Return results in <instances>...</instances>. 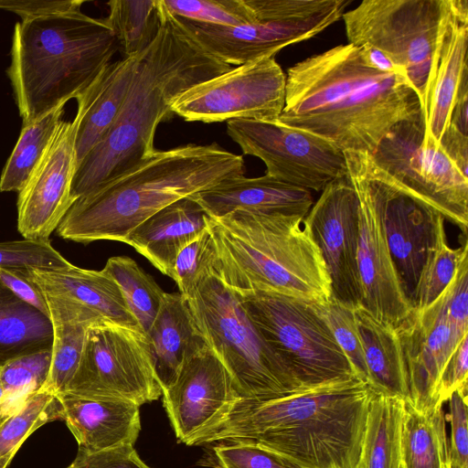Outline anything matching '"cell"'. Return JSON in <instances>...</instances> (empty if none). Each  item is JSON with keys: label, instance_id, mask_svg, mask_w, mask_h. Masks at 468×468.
I'll return each instance as SVG.
<instances>
[{"label": "cell", "instance_id": "484cf974", "mask_svg": "<svg viewBox=\"0 0 468 468\" xmlns=\"http://www.w3.org/2000/svg\"><path fill=\"white\" fill-rule=\"evenodd\" d=\"M144 50L107 64L76 98L81 115L76 139L78 165L117 118Z\"/></svg>", "mask_w": 468, "mask_h": 468}, {"label": "cell", "instance_id": "ab89813d", "mask_svg": "<svg viewBox=\"0 0 468 468\" xmlns=\"http://www.w3.org/2000/svg\"><path fill=\"white\" fill-rule=\"evenodd\" d=\"M313 305L327 324L356 377L367 384L364 351L354 309L333 297L325 303H313Z\"/></svg>", "mask_w": 468, "mask_h": 468}, {"label": "cell", "instance_id": "44dd1931", "mask_svg": "<svg viewBox=\"0 0 468 468\" xmlns=\"http://www.w3.org/2000/svg\"><path fill=\"white\" fill-rule=\"evenodd\" d=\"M468 1L443 0L421 112L426 133L438 144L449 125L462 80L468 76Z\"/></svg>", "mask_w": 468, "mask_h": 468}, {"label": "cell", "instance_id": "4fadbf2b", "mask_svg": "<svg viewBox=\"0 0 468 468\" xmlns=\"http://www.w3.org/2000/svg\"><path fill=\"white\" fill-rule=\"evenodd\" d=\"M64 394L119 399L139 406L158 399L162 388L149 336L118 324L90 327L79 366Z\"/></svg>", "mask_w": 468, "mask_h": 468}, {"label": "cell", "instance_id": "9c48e42d", "mask_svg": "<svg viewBox=\"0 0 468 468\" xmlns=\"http://www.w3.org/2000/svg\"><path fill=\"white\" fill-rule=\"evenodd\" d=\"M256 21L213 26L175 16L207 53L231 66L275 57L283 48L310 38L338 22L350 0H246Z\"/></svg>", "mask_w": 468, "mask_h": 468}, {"label": "cell", "instance_id": "f35d334b", "mask_svg": "<svg viewBox=\"0 0 468 468\" xmlns=\"http://www.w3.org/2000/svg\"><path fill=\"white\" fill-rule=\"evenodd\" d=\"M161 2L173 16L197 23L236 27L256 21L246 0H161Z\"/></svg>", "mask_w": 468, "mask_h": 468}, {"label": "cell", "instance_id": "7a4b0ae2", "mask_svg": "<svg viewBox=\"0 0 468 468\" xmlns=\"http://www.w3.org/2000/svg\"><path fill=\"white\" fill-rule=\"evenodd\" d=\"M374 395L355 378L279 398L239 397L195 445L238 440L301 468H358Z\"/></svg>", "mask_w": 468, "mask_h": 468}, {"label": "cell", "instance_id": "603a6c76", "mask_svg": "<svg viewBox=\"0 0 468 468\" xmlns=\"http://www.w3.org/2000/svg\"><path fill=\"white\" fill-rule=\"evenodd\" d=\"M190 197L210 218H219L236 209L305 218L314 204L310 190L266 174L259 177H229Z\"/></svg>", "mask_w": 468, "mask_h": 468}, {"label": "cell", "instance_id": "f6af8a7d", "mask_svg": "<svg viewBox=\"0 0 468 468\" xmlns=\"http://www.w3.org/2000/svg\"><path fill=\"white\" fill-rule=\"evenodd\" d=\"M468 335H464L448 359L440 376L435 401L442 406L455 391L467 392Z\"/></svg>", "mask_w": 468, "mask_h": 468}, {"label": "cell", "instance_id": "83f0119b", "mask_svg": "<svg viewBox=\"0 0 468 468\" xmlns=\"http://www.w3.org/2000/svg\"><path fill=\"white\" fill-rule=\"evenodd\" d=\"M367 371L376 394L409 399L408 372L396 329L358 305L354 309Z\"/></svg>", "mask_w": 468, "mask_h": 468}, {"label": "cell", "instance_id": "d4e9b609", "mask_svg": "<svg viewBox=\"0 0 468 468\" xmlns=\"http://www.w3.org/2000/svg\"><path fill=\"white\" fill-rule=\"evenodd\" d=\"M208 228V216L191 197L160 209L133 229L124 243L170 276L179 250Z\"/></svg>", "mask_w": 468, "mask_h": 468}, {"label": "cell", "instance_id": "d6a6232c", "mask_svg": "<svg viewBox=\"0 0 468 468\" xmlns=\"http://www.w3.org/2000/svg\"><path fill=\"white\" fill-rule=\"evenodd\" d=\"M64 105L24 123L0 177L1 192H19L48 151L62 121Z\"/></svg>", "mask_w": 468, "mask_h": 468}, {"label": "cell", "instance_id": "7dc6e473", "mask_svg": "<svg viewBox=\"0 0 468 468\" xmlns=\"http://www.w3.org/2000/svg\"><path fill=\"white\" fill-rule=\"evenodd\" d=\"M76 457L81 468H151L139 457L133 445L90 454L78 452Z\"/></svg>", "mask_w": 468, "mask_h": 468}, {"label": "cell", "instance_id": "e0dca14e", "mask_svg": "<svg viewBox=\"0 0 468 468\" xmlns=\"http://www.w3.org/2000/svg\"><path fill=\"white\" fill-rule=\"evenodd\" d=\"M359 207L356 191L347 175L324 187L303 221L324 261L332 297L353 309L361 299L357 269Z\"/></svg>", "mask_w": 468, "mask_h": 468}, {"label": "cell", "instance_id": "836d02e7", "mask_svg": "<svg viewBox=\"0 0 468 468\" xmlns=\"http://www.w3.org/2000/svg\"><path fill=\"white\" fill-rule=\"evenodd\" d=\"M63 420L58 396L41 388L28 395L11 413L0 419V468H7L24 441L38 428Z\"/></svg>", "mask_w": 468, "mask_h": 468}, {"label": "cell", "instance_id": "f546056e", "mask_svg": "<svg viewBox=\"0 0 468 468\" xmlns=\"http://www.w3.org/2000/svg\"><path fill=\"white\" fill-rule=\"evenodd\" d=\"M52 341L49 318L0 282V365L16 356L49 349Z\"/></svg>", "mask_w": 468, "mask_h": 468}, {"label": "cell", "instance_id": "60d3db41", "mask_svg": "<svg viewBox=\"0 0 468 468\" xmlns=\"http://www.w3.org/2000/svg\"><path fill=\"white\" fill-rule=\"evenodd\" d=\"M69 264L53 248L49 239L0 242V268L3 269H58Z\"/></svg>", "mask_w": 468, "mask_h": 468}, {"label": "cell", "instance_id": "ee69618b", "mask_svg": "<svg viewBox=\"0 0 468 468\" xmlns=\"http://www.w3.org/2000/svg\"><path fill=\"white\" fill-rule=\"evenodd\" d=\"M448 401L450 406L449 420L451 422L448 468H467V392L455 391Z\"/></svg>", "mask_w": 468, "mask_h": 468}, {"label": "cell", "instance_id": "8992f818", "mask_svg": "<svg viewBox=\"0 0 468 468\" xmlns=\"http://www.w3.org/2000/svg\"><path fill=\"white\" fill-rule=\"evenodd\" d=\"M303 218L239 209L208 217L219 266L245 284L311 303L328 302L330 278Z\"/></svg>", "mask_w": 468, "mask_h": 468}, {"label": "cell", "instance_id": "2e32d148", "mask_svg": "<svg viewBox=\"0 0 468 468\" xmlns=\"http://www.w3.org/2000/svg\"><path fill=\"white\" fill-rule=\"evenodd\" d=\"M395 329L408 372L407 401L420 411L441 406L435 401L437 384L448 359L468 335V316L451 309L447 287L427 308L412 309Z\"/></svg>", "mask_w": 468, "mask_h": 468}, {"label": "cell", "instance_id": "4dcf8cb0", "mask_svg": "<svg viewBox=\"0 0 468 468\" xmlns=\"http://www.w3.org/2000/svg\"><path fill=\"white\" fill-rule=\"evenodd\" d=\"M405 400L376 394L370 401L358 468H399Z\"/></svg>", "mask_w": 468, "mask_h": 468}, {"label": "cell", "instance_id": "8d00e7d4", "mask_svg": "<svg viewBox=\"0 0 468 468\" xmlns=\"http://www.w3.org/2000/svg\"><path fill=\"white\" fill-rule=\"evenodd\" d=\"M51 364V348L23 355L0 365L5 399L0 419L14 411L26 398L45 386Z\"/></svg>", "mask_w": 468, "mask_h": 468}, {"label": "cell", "instance_id": "ffe728a7", "mask_svg": "<svg viewBox=\"0 0 468 468\" xmlns=\"http://www.w3.org/2000/svg\"><path fill=\"white\" fill-rule=\"evenodd\" d=\"M350 178V177H349ZM359 199L357 269L360 306L378 321L396 328L412 307L401 288L383 228L364 186L350 178Z\"/></svg>", "mask_w": 468, "mask_h": 468}, {"label": "cell", "instance_id": "ac0fdd59", "mask_svg": "<svg viewBox=\"0 0 468 468\" xmlns=\"http://www.w3.org/2000/svg\"><path fill=\"white\" fill-rule=\"evenodd\" d=\"M162 396L176 439L188 446L216 426L239 398L228 370L208 346L185 361Z\"/></svg>", "mask_w": 468, "mask_h": 468}, {"label": "cell", "instance_id": "7c38bea8", "mask_svg": "<svg viewBox=\"0 0 468 468\" xmlns=\"http://www.w3.org/2000/svg\"><path fill=\"white\" fill-rule=\"evenodd\" d=\"M348 176L369 195L380 219L403 292L411 301L444 217L391 180L365 153L344 152Z\"/></svg>", "mask_w": 468, "mask_h": 468}, {"label": "cell", "instance_id": "30bf717a", "mask_svg": "<svg viewBox=\"0 0 468 468\" xmlns=\"http://www.w3.org/2000/svg\"><path fill=\"white\" fill-rule=\"evenodd\" d=\"M369 155L398 186L437 210L467 236L468 177L426 133L422 112L396 124Z\"/></svg>", "mask_w": 468, "mask_h": 468}, {"label": "cell", "instance_id": "f1b7e54d", "mask_svg": "<svg viewBox=\"0 0 468 468\" xmlns=\"http://www.w3.org/2000/svg\"><path fill=\"white\" fill-rule=\"evenodd\" d=\"M53 341L51 364L43 388L58 396L64 394L79 366L87 332L92 325L60 298L45 295Z\"/></svg>", "mask_w": 468, "mask_h": 468}, {"label": "cell", "instance_id": "74e56055", "mask_svg": "<svg viewBox=\"0 0 468 468\" xmlns=\"http://www.w3.org/2000/svg\"><path fill=\"white\" fill-rule=\"evenodd\" d=\"M466 252H468L467 239H464L461 247L451 248L447 243L444 226H442L436 244L430 251L420 271L411 301L412 309L420 311L427 308L445 291Z\"/></svg>", "mask_w": 468, "mask_h": 468}, {"label": "cell", "instance_id": "681fc988", "mask_svg": "<svg viewBox=\"0 0 468 468\" xmlns=\"http://www.w3.org/2000/svg\"><path fill=\"white\" fill-rule=\"evenodd\" d=\"M439 144L459 171L468 177V136L448 126Z\"/></svg>", "mask_w": 468, "mask_h": 468}, {"label": "cell", "instance_id": "11a10c76", "mask_svg": "<svg viewBox=\"0 0 468 468\" xmlns=\"http://www.w3.org/2000/svg\"><path fill=\"white\" fill-rule=\"evenodd\" d=\"M447 462H448V461H447ZM444 468H448V466H447V463H446V464H445Z\"/></svg>", "mask_w": 468, "mask_h": 468}, {"label": "cell", "instance_id": "7402d4cb", "mask_svg": "<svg viewBox=\"0 0 468 468\" xmlns=\"http://www.w3.org/2000/svg\"><path fill=\"white\" fill-rule=\"evenodd\" d=\"M27 273L43 294L67 301L94 326L112 324L142 330L119 285L103 270L70 263L58 269H28Z\"/></svg>", "mask_w": 468, "mask_h": 468}, {"label": "cell", "instance_id": "db71d44e", "mask_svg": "<svg viewBox=\"0 0 468 468\" xmlns=\"http://www.w3.org/2000/svg\"><path fill=\"white\" fill-rule=\"evenodd\" d=\"M399 468H405V466H404V464H403L402 461H401V463H400V465H399Z\"/></svg>", "mask_w": 468, "mask_h": 468}, {"label": "cell", "instance_id": "7bdbcfd3", "mask_svg": "<svg viewBox=\"0 0 468 468\" xmlns=\"http://www.w3.org/2000/svg\"><path fill=\"white\" fill-rule=\"evenodd\" d=\"M215 253L216 246L208 228L179 250L169 277L176 283L181 294L191 289Z\"/></svg>", "mask_w": 468, "mask_h": 468}, {"label": "cell", "instance_id": "816d5d0a", "mask_svg": "<svg viewBox=\"0 0 468 468\" xmlns=\"http://www.w3.org/2000/svg\"><path fill=\"white\" fill-rule=\"evenodd\" d=\"M66 468H81L79 459L75 458L74 461Z\"/></svg>", "mask_w": 468, "mask_h": 468}, {"label": "cell", "instance_id": "9a60e30c", "mask_svg": "<svg viewBox=\"0 0 468 468\" xmlns=\"http://www.w3.org/2000/svg\"><path fill=\"white\" fill-rule=\"evenodd\" d=\"M227 133L245 155L264 163L266 175L310 191L348 175L345 154L335 144L278 121L231 120Z\"/></svg>", "mask_w": 468, "mask_h": 468}, {"label": "cell", "instance_id": "d6986e66", "mask_svg": "<svg viewBox=\"0 0 468 468\" xmlns=\"http://www.w3.org/2000/svg\"><path fill=\"white\" fill-rule=\"evenodd\" d=\"M81 115L61 121L54 138L17 197V229L24 239H48L75 201L76 139Z\"/></svg>", "mask_w": 468, "mask_h": 468}, {"label": "cell", "instance_id": "f5cc1de1", "mask_svg": "<svg viewBox=\"0 0 468 468\" xmlns=\"http://www.w3.org/2000/svg\"><path fill=\"white\" fill-rule=\"evenodd\" d=\"M4 399H5V391H4L2 385L0 384V404L3 402Z\"/></svg>", "mask_w": 468, "mask_h": 468}, {"label": "cell", "instance_id": "8fae6325", "mask_svg": "<svg viewBox=\"0 0 468 468\" xmlns=\"http://www.w3.org/2000/svg\"><path fill=\"white\" fill-rule=\"evenodd\" d=\"M443 11V0H363L342 16L348 43L370 46L401 69L420 105Z\"/></svg>", "mask_w": 468, "mask_h": 468}, {"label": "cell", "instance_id": "bcb514c9", "mask_svg": "<svg viewBox=\"0 0 468 468\" xmlns=\"http://www.w3.org/2000/svg\"><path fill=\"white\" fill-rule=\"evenodd\" d=\"M0 282L20 300L49 318L46 298L39 287L29 277L27 270L0 268Z\"/></svg>", "mask_w": 468, "mask_h": 468}, {"label": "cell", "instance_id": "ba28073f", "mask_svg": "<svg viewBox=\"0 0 468 468\" xmlns=\"http://www.w3.org/2000/svg\"><path fill=\"white\" fill-rule=\"evenodd\" d=\"M217 264L251 323L303 388L357 378L313 303L245 284L223 271L218 259Z\"/></svg>", "mask_w": 468, "mask_h": 468}, {"label": "cell", "instance_id": "5bb4252c", "mask_svg": "<svg viewBox=\"0 0 468 468\" xmlns=\"http://www.w3.org/2000/svg\"><path fill=\"white\" fill-rule=\"evenodd\" d=\"M285 86L274 57L261 58L191 86L173 100L171 110L187 122H273L284 108Z\"/></svg>", "mask_w": 468, "mask_h": 468}, {"label": "cell", "instance_id": "cb8c5ba5", "mask_svg": "<svg viewBox=\"0 0 468 468\" xmlns=\"http://www.w3.org/2000/svg\"><path fill=\"white\" fill-rule=\"evenodd\" d=\"M63 420L75 437L79 451L95 453L133 445L141 431L140 406L112 398L58 395Z\"/></svg>", "mask_w": 468, "mask_h": 468}, {"label": "cell", "instance_id": "4316f807", "mask_svg": "<svg viewBox=\"0 0 468 468\" xmlns=\"http://www.w3.org/2000/svg\"><path fill=\"white\" fill-rule=\"evenodd\" d=\"M147 335L162 393L175 381L185 361L207 346L179 292L165 293Z\"/></svg>", "mask_w": 468, "mask_h": 468}, {"label": "cell", "instance_id": "3957f363", "mask_svg": "<svg viewBox=\"0 0 468 468\" xmlns=\"http://www.w3.org/2000/svg\"><path fill=\"white\" fill-rule=\"evenodd\" d=\"M161 26L144 50L120 112L79 163L74 200L152 155L158 124L170 119L173 100L191 86L232 69L202 49L159 0Z\"/></svg>", "mask_w": 468, "mask_h": 468}, {"label": "cell", "instance_id": "d590c367", "mask_svg": "<svg viewBox=\"0 0 468 468\" xmlns=\"http://www.w3.org/2000/svg\"><path fill=\"white\" fill-rule=\"evenodd\" d=\"M102 270L117 282L131 313L147 335L165 292L154 278L130 257H112Z\"/></svg>", "mask_w": 468, "mask_h": 468}, {"label": "cell", "instance_id": "1f68e13d", "mask_svg": "<svg viewBox=\"0 0 468 468\" xmlns=\"http://www.w3.org/2000/svg\"><path fill=\"white\" fill-rule=\"evenodd\" d=\"M401 454L405 468H444L448 441L442 406L420 411L405 400Z\"/></svg>", "mask_w": 468, "mask_h": 468}, {"label": "cell", "instance_id": "277c9868", "mask_svg": "<svg viewBox=\"0 0 468 468\" xmlns=\"http://www.w3.org/2000/svg\"><path fill=\"white\" fill-rule=\"evenodd\" d=\"M244 174L243 156L217 143L156 150L77 198L58 224L57 234L83 244L124 242L133 229L160 209Z\"/></svg>", "mask_w": 468, "mask_h": 468}, {"label": "cell", "instance_id": "b9f144b4", "mask_svg": "<svg viewBox=\"0 0 468 468\" xmlns=\"http://www.w3.org/2000/svg\"><path fill=\"white\" fill-rule=\"evenodd\" d=\"M211 461L215 468H301L280 454L238 440L214 446Z\"/></svg>", "mask_w": 468, "mask_h": 468}, {"label": "cell", "instance_id": "52a82bcc", "mask_svg": "<svg viewBox=\"0 0 468 468\" xmlns=\"http://www.w3.org/2000/svg\"><path fill=\"white\" fill-rule=\"evenodd\" d=\"M182 295L199 332L228 370L240 398L273 399L306 389L265 341L235 290L221 277L217 250L191 289Z\"/></svg>", "mask_w": 468, "mask_h": 468}, {"label": "cell", "instance_id": "6da1fadb", "mask_svg": "<svg viewBox=\"0 0 468 468\" xmlns=\"http://www.w3.org/2000/svg\"><path fill=\"white\" fill-rule=\"evenodd\" d=\"M421 113L403 70L371 68L360 47L341 44L290 67L279 122L310 132L343 152L372 154L399 122Z\"/></svg>", "mask_w": 468, "mask_h": 468}, {"label": "cell", "instance_id": "c3c4849f", "mask_svg": "<svg viewBox=\"0 0 468 468\" xmlns=\"http://www.w3.org/2000/svg\"><path fill=\"white\" fill-rule=\"evenodd\" d=\"M84 3L83 0H0V9L13 12L21 20H26L49 14L80 11Z\"/></svg>", "mask_w": 468, "mask_h": 468}, {"label": "cell", "instance_id": "e575fe53", "mask_svg": "<svg viewBox=\"0 0 468 468\" xmlns=\"http://www.w3.org/2000/svg\"><path fill=\"white\" fill-rule=\"evenodd\" d=\"M105 17L124 58L146 49L161 26L159 0H111Z\"/></svg>", "mask_w": 468, "mask_h": 468}, {"label": "cell", "instance_id": "5b68a950", "mask_svg": "<svg viewBox=\"0 0 468 468\" xmlns=\"http://www.w3.org/2000/svg\"><path fill=\"white\" fill-rule=\"evenodd\" d=\"M117 49L106 19L81 10L17 22L6 73L23 124L76 99Z\"/></svg>", "mask_w": 468, "mask_h": 468}, {"label": "cell", "instance_id": "f907efd6", "mask_svg": "<svg viewBox=\"0 0 468 468\" xmlns=\"http://www.w3.org/2000/svg\"><path fill=\"white\" fill-rule=\"evenodd\" d=\"M360 48L365 60L371 68L384 72H394L401 69L378 49L370 46H361Z\"/></svg>", "mask_w": 468, "mask_h": 468}]
</instances>
